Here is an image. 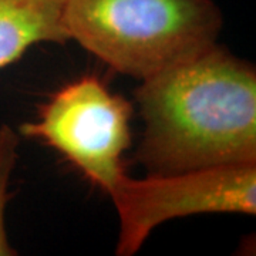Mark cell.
Returning <instances> with one entry per match:
<instances>
[{
  "label": "cell",
  "instance_id": "obj_1",
  "mask_svg": "<svg viewBox=\"0 0 256 256\" xmlns=\"http://www.w3.org/2000/svg\"><path fill=\"white\" fill-rule=\"evenodd\" d=\"M144 132L136 161L148 174L256 164V72L218 43L141 80Z\"/></svg>",
  "mask_w": 256,
  "mask_h": 256
},
{
  "label": "cell",
  "instance_id": "obj_2",
  "mask_svg": "<svg viewBox=\"0 0 256 256\" xmlns=\"http://www.w3.org/2000/svg\"><path fill=\"white\" fill-rule=\"evenodd\" d=\"M222 23L214 0H64L68 40L140 82L216 44Z\"/></svg>",
  "mask_w": 256,
  "mask_h": 256
},
{
  "label": "cell",
  "instance_id": "obj_3",
  "mask_svg": "<svg viewBox=\"0 0 256 256\" xmlns=\"http://www.w3.org/2000/svg\"><path fill=\"white\" fill-rule=\"evenodd\" d=\"M132 112L124 97L87 76L56 92L36 121L18 127V136L53 148L108 195L126 175L122 154L131 146Z\"/></svg>",
  "mask_w": 256,
  "mask_h": 256
},
{
  "label": "cell",
  "instance_id": "obj_4",
  "mask_svg": "<svg viewBox=\"0 0 256 256\" xmlns=\"http://www.w3.org/2000/svg\"><path fill=\"white\" fill-rule=\"evenodd\" d=\"M108 196L118 214L116 254L131 256L166 220L201 214H256V164L220 165L174 174L124 175Z\"/></svg>",
  "mask_w": 256,
  "mask_h": 256
},
{
  "label": "cell",
  "instance_id": "obj_5",
  "mask_svg": "<svg viewBox=\"0 0 256 256\" xmlns=\"http://www.w3.org/2000/svg\"><path fill=\"white\" fill-rule=\"evenodd\" d=\"M64 0H0V70L38 43L64 44Z\"/></svg>",
  "mask_w": 256,
  "mask_h": 256
},
{
  "label": "cell",
  "instance_id": "obj_6",
  "mask_svg": "<svg viewBox=\"0 0 256 256\" xmlns=\"http://www.w3.org/2000/svg\"><path fill=\"white\" fill-rule=\"evenodd\" d=\"M20 136L8 124L0 126V256L18 255L10 245L4 225L6 205L10 200L9 182L18 161V148Z\"/></svg>",
  "mask_w": 256,
  "mask_h": 256
}]
</instances>
